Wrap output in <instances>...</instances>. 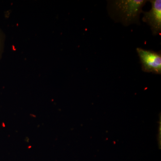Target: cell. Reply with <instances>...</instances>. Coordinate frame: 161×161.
Wrapping results in <instances>:
<instances>
[{"label":"cell","mask_w":161,"mask_h":161,"mask_svg":"<svg viewBox=\"0 0 161 161\" xmlns=\"http://www.w3.org/2000/svg\"><path fill=\"white\" fill-rule=\"evenodd\" d=\"M147 2L146 0H118L112 3L121 22L128 26L132 23H139L140 15Z\"/></svg>","instance_id":"6da1fadb"},{"label":"cell","mask_w":161,"mask_h":161,"mask_svg":"<svg viewBox=\"0 0 161 161\" xmlns=\"http://www.w3.org/2000/svg\"><path fill=\"white\" fill-rule=\"evenodd\" d=\"M138 54L142 71L147 73L161 74V53L160 52L144 49L137 47Z\"/></svg>","instance_id":"7a4b0ae2"},{"label":"cell","mask_w":161,"mask_h":161,"mask_svg":"<svg viewBox=\"0 0 161 161\" xmlns=\"http://www.w3.org/2000/svg\"><path fill=\"white\" fill-rule=\"evenodd\" d=\"M151 8L150 11L143 12L142 21L150 26L153 34L161 33V1L151 0Z\"/></svg>","instance_id":"3957f363"},{"label":"cell","mask_w":161,"mask_h":161,"mask_svg":"<svg viewBox=\"0 0 161 161\" xmlns=\"http://www.w3.org/2000/svg\"><path fill=\"white\" fill-rule=\"evenodd\" d=\"M5 36L3 31L0 29V60L3 56L5 47Z\"/></svg>","instance_id":"277c9868"}]
</instances>
